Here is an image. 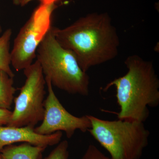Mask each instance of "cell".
<instances>
[{
	"mask_svg": "<svg viewBox=\"0 0 159 159\" xmlns=\"http://www.w3.org/2000/svg\"><path fill=\"white\" fill-rule=\"evenodd\" d=\"M51 30L84 72L114 59L119 54V34L107 13L89 14L63 29L51 26Z\"/></svg>",
	"mask_w": 159,
	"mask_h": 159,
	"instance_id": "1",
	"label": "cell"
},
{
	"mask_svg": "<svg viewBox=\"0 0 159 159\" xmlns=\"http://www.w3.org/2000/svg\"><path fill=\"white\" fill-rule=\"evenodd\" d=\"M127 72L109 83L107 91L114 86L120 111L116 113L120 120L144 122L150 114L148 107L159 104V80L153 63L138 55L128 56L124 62Z\"/></svg>",
	"mask_w": 159,
	"mask_h": 159,
	"instance_id": "2",
	"label": "cell"
},
{
	"mask_svg": "<svg viewBox=\"0 0 159 159\" xmlns=\"http://www.w3.org/2000/svg\"><path fill=\"white\" fill-rule=\"evenodd\" d=\"M36 57L52 86L70 94L89 96V77L74 55L57 42L51 28L39 46Z\"/></svg>",
	"mask_w": 159,
	"mask_h": 159,
	"instance_id": "3",
	"label": "cell"
},
{
	"mask_svg": "<svg viewBox=\"0 0 159 159\" xmlns=\"http://www.w3.org/2000/svg\"><path fill=\"white\" fill-rule=\"evenodd\" d=\"M88 131L110 154L112 159H140L148 143L150 132L144 122L103 120L88 115Z\"/></svg>",
	"mask_w": 159,
	"mask_h": 159,
	"instance_id": "4",
	"label": "cell"
},
{
	"mask_svg": "<svg viewBox=\"0 0 159 159\" xmlns=\"http://www.w3.org/2000/svg\"><path fill=\"white\" fill-rule=\"evenodd\" d=\"M23 70L25 81L18 96L14 98V110L6 125L35 128L44 114L45 78L37 60Z\"/></svg>",
	"mask_w": 159,
	"mask_h": 159,
	"instance_id": "5",
	"label": "cell"
},
{
	"mask_svg": "<svg viewBox=\"0 0 159 159\" xmlns=\"http://www.w3.org/2000/svg\"><path fill=\"white\" fill-rule=\"evenodd\" d=\"M56 7L55 3H40L20 30L11 51V65L16 71L33 63L39 46L52 26V15Z\"/></svg>",
	"mask_w": 159,
	"mask_h": 159,
	"instance_id": "6",
	"label": "cell"
},
{
	"mask_svg": "<svg viewBox=\"0 0 159 159\" xmlns=\"http://www.w3.org/2000/svg\"><path fill=\"white\" fill-rule=\"evenodd\" d=\"M48 96L44 100V114L39 126L35 127V132L41 135H50L57 131H64L68 139H71L75 131H88L91 122L88 116L77 117L70 113L64 107L54 93L50 80L45 78Z\"/></svg>",
	"mask_w": 159,
	"mask_h": 159,
	"instance_id": "7",
	"label": "cell"
},
{
	"mask_svg": "<svg viewBox=\"0 0 159 159\" xmlns=\"http://www.w3.org/2000/svg\"><path fill=\"white\" fill-rule=\"evenodd\" d=\"M30 126L14 127L0 125V151L7 145L18 142L28 143L47 148L57 145L61 141L62 133L57 131L50 135H41Z\"/></svg>",
	"mask_w": 159,
	"mask_h": 159,
	"instance_id": "8",
	"label": "cell"
},
{
	"mask_svg": "<svg viewBox=\"0 0 159 159\" xmlns=\"http://www.w3.org/2000/svg\"><path fill=\"white\" fill-rule=\"evenodd\" d=\"M46 147L28 143L7 145L0 151L2 159H41Z\"/></svg>",
	"mask_w": 159,
	"mask_h": 159,
	"instance_id": "9",
	"label": "cell"
},
{
	"mask_svg": "<svg viewBox=\"0 0 159 159\" xmlns=\"http://www.w3.org/2000/svg\"><path fill=\"white\" fill-rule=\"evenodd\" d=\"M13 84V77L0 70V108L11 109L16 90Z\"/></svg>",
	"mask_w": 159,
	"mask_h": 159,
	"instance_id": "10",
	"label": "cell"
},
{
	"mask_svg": "<svg viewBox=\"0 0 159 159\" xmlns=\"http://www.w3.org/2000/svg\"><path fill=\"white\" fill-rule=\"evenodd\" d=\"M12 33L11 29H7L0 36V70L4 71L14 78L15 74L10 67V43Z\"/></svg>",
	"mask_w": 159,
	"mask_h": 159,
	"instance_id": "11",
	"label": "cell"
},
{
	"mask_svg": "<svg viewBox=\"0 0 159 159\" xmlns=\"http://www.w3.org/2000/svg\"><path fill=\"white\" fill-rule=\"evenodd\" d=\"M68 142L66 140H64L60 142L48 156L41 159H68Z\"/></svg>",
	"mask_w": 159,
	"mask_h": 159,
	"instance_id": "12",
	"label": "cell"
},
{
	"mask_svg": "<svg viewBox=\"0 0 159 159\" xmlns=\"http://www.w3.org/2000/svg\"><path fill=\"white\" fill-rule=\"evenodd\" d=\"M81 159H112L106 156L95 145H89Z\"/></svg>",
	"mask_w": 159,
	"mask_h": 159,
	"instance_id": "13",
	"label": "cell"
},
{
	"mask_svg": "<svg viewBox=\"0 0 159 159\" xmlns=\"http://www.w3.org/2000/svg\"><path fill=\"white\" fill-rule=\"evenodd\" d=\"M12 111L0 108V125H7L9 123Z\"/></svg>",
	"mask_w": 159,
	"mask_h": 159,
	"instance_id": "14",
	"label": "cell"
},
{
	"mask_svg": "<svg viewBox=\"0 0 159 159\" xmlns=\"http://www.w3.org/2000/svg\"><path fill=\"white\" fill-rule=\"evenodd\" d=\"M33 0H21L20 5L21 6H24ZM41 4L45 5H50V4H54L57 0H39Z\"/></svg>",
	"mask_w": 159,
	"mask_h": 159,
	"instance_id": "15",
	"label": "cell"
},
{
	"mask_svg": "<svg viewBox=\"0 0 159 159\" xmlns=\"http://www.w3.org/2000/svg\"><path fill=\"white\" fill-rule=\"evenodd\" d=\"M21 0H13V3L16 6L20 5Z\"/></svg>",
	"mask_w": 159,
	"mask_h": 159,
	"instance_id": "16",
	"label": "cell"
},
{
	"mask_svg": "<svg viewBox=\"0 0 159 159\" xmlns=\"http://www.w3.org/2000/svg\"><path fill=\"white\" fill-rule=\"evenodd\" d=\"M2 27H1V25H0V33H1V32H2Z\"/></svg>",
	"mask_w": 159,
	"mask_h": 159,
	"instance_id": "17",
	"label": "cell"
},
{
	"mask_svg": "<svg viewBox=\"0 0 159 159\" xmlns=\"http://www.w3.org/2000/svg\"><path fill=\"white\" fill-rule=\"evenodd\" d=\"M0 159H2V158H1V152H0Z\"/></svg>",
	"mask_w": 159,
	"mask_h": 159,
	"instance_id": "18",
	"label": "cell"
}]
</instances>
